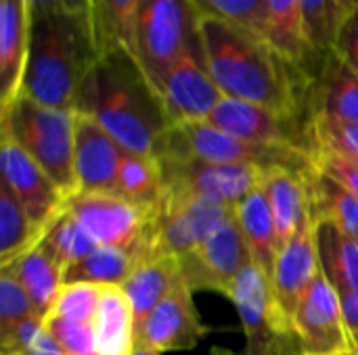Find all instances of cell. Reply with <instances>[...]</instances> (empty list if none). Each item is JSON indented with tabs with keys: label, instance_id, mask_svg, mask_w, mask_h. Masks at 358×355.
I'll list each match as a JSON object with an SVG mask.
<instances>
[{
	"label": "cell",
	"instance_id": "1",
	"mask_svg": "<svg viewBox=\"0 0 358 355\" xmlns=\"http://www.w3.org/2000/svg\"><path fill=\"white\" fill-rule=\"evenodd\" d=\"M203 63L224 96L271 107L308 123L313 69L281 54L262 33L199 17Z\"/></svg>",
	"mask_w": 358,
	"mask_h": 355
},
{
	"label": "cell",
	"instance_id": "2",
	"mask_svg": "<svg viewBox=\"0 0 358 355\" xmlns=\"http://www.w3.org/2000/svg\"><path fill=\"white\" fill-rule=\"evenodd\" d=\"M73 111L94 119L124 151L155 159L172 128L157 88L130 48L96 59L80 84Z\"/></svg>",
	"mask_w": 358,
	"mask_h": 355
},
{
	"label": "cell",
	"instance_id": "3",
	"mask_svg": "<svg viewBox=\"0 0 358 355\" xmlns=\"http://www.w3.org/2000/svg\"><path fill=\"white\" fill-rule=\"evenodd\" d=\"M99 59L86 13L31 15L21 92L31 100L73 111L80 84Z\"/></svg>",
	"mask_w": 358,
	"mask_h": 355
},
{
	"label": "cell",
	"instance_id": "4",
	"mask_svg": "<svg viewBox=\"0 0 358 355\" xmlns=\"http://www.w3.org/2000/svg\"><path fill=\"white\" fill-rule=\"evenodd\" d=\"M0 130L17 140L67 199L80 192L73 163L76 111L46 107L19 94L0 111Z\"/></svg>",
	"mask_w": 358,
	"mask_h": 355
},
{
	"label": "cell",
	"instance_id": "5",
	"mask_svg": "<svg viewBox=\"0 0 358 355\" xmlns=\"http://www.w3.org/2000/svg\"><path fill=\"white\" fill-rule=\"evenodd\" d=\"M197 44L199 15L189 0H141L132 52L157 92L178 59Z\"/></svg>",
	"mask_w": 358,
	"mask_h": 355
},
{
	"label": "cell",
	"instance_id": "6",
	"mask_svg": "<svg viewBox=\"0 0 358 355\" xmlns=\"http://www.w3.org/2000/svg\"><path fill=\"white\" fill-rule=\"evenodd\" d=\"M159 161H206V163H256V165H285L302 163L308 153L298 146H266L241 140L210 121H189L170 128Z\"/></svg>",
	"mask_w": 358,
	"mask_h": 355
},
{
	"label": "cell",
	"instance_id": "7",
	"mask_svg": "<svg viewBox=\"0 0 358 355\" xmlns=\"http://www.w3.org/2000/svg\"><path fill=\"white\" fill-rule=\"evenodd\" d=\"M227 297L233 301L245 335L243 355H298L296 333L281 320L266 272L250 257Z\"/></svg>",
	"mask_w": 358,
	"mask_h": 355
},
{
	"label": "cell",
	"instance_id": "8",
	"mask_svg": "<svg viewBox=\"0 0 358 355\" xmlns=\"http://www.w3.org/2000/svg\"><path fill=\"white\" fill-rule=\"evenodd\" d=\"M157 205H143L120 192H78L67 201V209L107 247H134L157 224Z\"/></svg>",
	"mask_w": 358,
	"mask_h": 355
},
{
	"label": "cell",
	"instance_id": "9",
	"mask_svg": "<svg viewBox=\"0 0 358 355\" xmlns=\"http://www.w3.org/2000/svg\"><path fill=\"white\" fill-rule=\"evenodd\" d=\"M159 161V159H157ZM164 190L201 195L237 207L250 192L264 186L268 167L256 163H206L195 159L159 161Z\"/></svg>",
	"mask_w": 358,
	"mask_h": 355
},
{
	"label": "cell",
	"instance_id": "10",
	"mask_svg": "<svg viewBox=\"0 0 358 355\" xmlns=\"http://www.w3.org/2000/svg\"><path fill=\"white\" fill-rule=\"evenodd\" d=\"M0 172L2 182L17 197L31 224L46 234L52 222L67 209L69 199L4 130H0Z\"/></svg>",
	"mask_w": 358,
	"mask_h": 355
},
{
	"label": "cell",
	"instance_id": "11",
	"mask_svg": "<svg viewBox=\"0 0 358 355\" xmlns=\"http://www.w3.org/2000/svg\"><path fill=\"white\" fill-rule=\"evenodd\" d=\"M294 333L304 355H327L352 347L340 293L323 270L298 303Z\"/></svg>",
	"mask_w": 358,
	"mask_h": 355
},
{
	"label": "cell",
	"instance_id": "12",
	"mask_svg": "<svg viewBox=\"0 0 358 355\" xmlns=\"http://www.w3.org/2000/svg\"><path fill=\"white\" fill-rule=\"evenodd\" d=\"M250 251L237 213L216 228L189 257L180 262L187 285L197 291H216L227 297L229 287L248 264Z\"/></svg>",
	"mask_w": 358,
	"mask_h": 355
},
{
	"label": "cell",
	"instance_id": "13",
	"mask_svg": "<svg viewBox=\"0 0 358 355\" xmlns=\"http://www.w3.org/2000/svg\"><path fill=\"white\" fill-rule=\"evenodd\" d=\"M159 96L172 126L210 119L224 94L212 80L199 44L178 59V63L166 75Z\"/></svg>",
	"mask_w": 358,
	"mask_h": 355
},
{
	"label": "cell",
	"instance_id": "14",
	"mask_svg": "<svg viewBox=\"0 0 358 355\" xmlns=\"http://www.w3.org/2000/svg\"><path fill=\"white\" fill-rule=\"evenodd\" d=\"M208 121L248 142L306 151V123L258 103L224 96Z\"/></svg>",
	"mask_w": 358,
	"mask_h": 355
},
{
	"label": "cell",
	"instance_id": "15",
	"mask_svg": "<svg viewBox=\"0 0 358 355\" xmlns=\"http://www.w3.org/2000/svg\"><path fill=\"white\" fill-rule=\"evenodd\" d=\"M319 272H321V262L317 249L315 218L310 213L296 230V234L287 241V245L279 251L271 278L277 312L292 331H294V316L298 303Z\"/></svg>",
	"mask_w": 358,
	"mask_h": 355
},
{
	"label": "cell",
	"instance_id": "16",
	"mask_svg": "<svg viewBox=\"0 0 358 355\" xmlns=\"http://www.w3.org/2000/svg\"><path fill=\"white\" fill-rule=\"evenodd\" d=\"M210 328L201 324L193 303V289L180 280L164 301L151 312L138 331V345L157 354L189 352L208 337Z\"/></svg>",
	"mask_w": 358,
	"mask_h": 355
},
{
	"label": "cell",
	"instance_id": "17",
	"mask_svg": "<svg viewBox=\"0 0 358 355\" xmlns=\"http://www.w3.org/2000/svg\"><path fill=\"white\" fill-rule=\"evenodd\" d=\"M124 149L94 119L76 113V176L80 192H117Z\"/></svg>",
	"mask_w": 358,
	"mask_h": 355
},
{
	"label": "cell",
	"instance_id": "18",
	"mask_svg": "<svg viewBox=\"0 0 358 355\" xmlns=\"http://www.w3.org/2000/svg\"><path fill=\"white\" fill-rule=\"evenodd\" d=\"M308 174H310V157L302 163L271 165L266 172L264 190L268 195L273 218H275L279 251L296 234L302 222L313 213Z\"/></svg>",
	"mask_w": 358,
	"mask_h": 355
},
{
	"label": "cell",
	"instance_id": "19",
	"mask_svg": "<svg viewBox=\"0 0 358 355\" xmlns=\"http://www.w3.org/2000/svg\"><path fill=\"white\" fill-rule=\"evenodd\" d=\"M358 121V75L334 52L319 56L308 92V119Z\"/></svg>",
	"mask_w": 358,
	"mask_h": 355
},
{
	"label": "cell",
	"instance_id": "20",
	"mask_svg": "<svg viewBox=\"0 0 358 355\" xmlns=\"http://www.w3.org/2000/svg\"><path fill=\"white\" fill-rule=\"evenodd\" d=\"M31 15L27 0H0V111L21 92Z\"/></svg>",
	"mask_w": 358,
	"mask_h": 355
},
{
	"label": "cell",
	"instance_id": "21",
	"mask_svg": "<svg viewBox=\"0 0 358 355\" xmlns=\"http://www.w3.org/2000/svg\"><path fill=\"white\" fill-rule=\"evenodd\" d=\"M180 280H185L180 259L170 255L168 251H159L151 255L124 280L122 291L130 301L136 335L145 324V320L151 316V312L164 301V297Z\"/></svg>",
	"mask_w": 358,
	"mask_h": 355
},
{
	"label": "cell",
	"instance_id": "22",
	"mask_svg": "<svg viewBox=\"0 0 358 355\" xmlns=\"http://www.w3.org/2000/svg\"><path fill=\"white\" fill-rule=\"evenodd\" d=\"M264 38L287 59L315 69L319 56L304 33V0H264Z\"/></svg>",
	"mask_w": 358,
	"mask_h": 355
},
{
	"label": "cell",
	"instance_id": "23",
	"mask_svg": "<svg viewBox=\"0 0 358 355\" xmlns=\"http://www.w3.org/2000/svg\"><path fill=\"white\" fill-rule=\"evenodd\" d=\"M8 270L17 276L21 287L25 289L36 314L46 318L55 301L63 289V272L65 268L57 262V257L40 243L25 255H21Z\"/></svg>",
	"mask_w": 358,
	"mask_h": 355
},
{
	"label": "cell",
	"instance_id": "24",
	"mask_svg": "<svg viewBox=\"0 0 358 355\" xmlns=\"http://www.w3.org/2000/svg\"><path fill=\"white\" fill-rule=\"evenodd\" d=\"M237 220L243 230L250 257L266 272L268 278H273L279 247H277L275 218H273L271 201H268L264 186L250 192L237 205Z\"/></svg>",
	"mask_w": 358,
	"mask_h": 355
},
{
	"label": "cell",
	"instance_id": "25",
	"mask_svg": "<svg viewBox=\"0 0 358 355\" xmlns=\"http://www.w3.org/2000/svg\"><path fill=\"white\" fill-rule=\"evenodd\" d=\"M94 337L99 355H130L138 345L134 314L122 287H105L94 318Z\"/></svg>",
	"mask_w": 358,
	"mask_h": 355
},
{
	"label": "cell",
	"instance_id": "26",
	"mask_svg": "<svg viewBox=\"0 0 358 355\" xmlns=\"http://www.w3.org/2000/svg\"><path fill=\"white\" fill-rule=\"evenodd\" d=\"M315 234L321 270L338 293H358V241L329 220L315 218Z\"/></svg>",
	"mask_w": 358,
	"mask_h": 355
},
{
	"label": "cell",
	"instance_id": "27",
	"mask_svg": "<svg viewBox=\"0 0 358 355\" xmlns=\"http://www.w3.org/2000/svg\"><path fill=\"white\" fill-rule=\"evenodd\" d=\"M141 0H86V15L99 48V56L134 46V27Z\"/></svg>",
	"mask_w": 358,
	"mask_h": 355
},
{
	"label": "cell",
	"instance_id": "28",
	"mask_svg": "<svg viewBox=\"0 0 358 355\" xmlns=\"http://www.w3.org/2000/svg\"><path fill=\"white\" fill-rule=\"evenodd\" d=\"M310 211L317 220L334 222L342 232L358 241V197L310 163Z\"/></svg>",
	"mask_w": 358,
	"mask_h": 355
},
{
	"label": "cell",
	"instance_id": "29",
	"mask_svg": "<svg viewBox=\"0 0 358 355\" xmlns=\"http://www.w3.org/2000/svg\"><path fill=\"white\" fill-rule=\"evenodd\" d=\"M44 234L31 224L25 209L0 180V268H8L21 255L40 245Z\"/></svg>",
	"mask_w": 358,
	"mask_h": 355
},
{
	"label": "cell",
	"instance_id": "30",
	"mask_svg": "<svg viewBox=\"0 0 358 355\" xmlns=\"http://www.w3.org/2000/svg\"><path fill=\"white\" fill-rule=\"evenodd\" d=\"M358 10V0H304V33L310 50L329 52L344 23Z\"/></svg>",
	"mask_w": 358,
	"mask_h": 355
},
{
	"label": "cell",
	"instance_id": "31",
	"mask_svg": "<svg viewBox=\"0 0 358 355\" xmlns=\"http://www.w3.org/2000/svg\"><path fill=\"white\" fill-rule=\"evenodd\" d=\"M117 192L143 205H157L164 197V174L155 157L124 153L117 169Z\"/></svg>",
	"mask_w": 358,
	"mask_h": 355
},
{
	"label": "cell",
	"instance_id": "32",
	"mask_svg": "<svg viewBox=\"0 0 358 355\" xmlns=\"http://www.w3.org/2000/svg\"><path fill=\"white\" fill-rule=\"evenodd\" d=\"M42 245L57 257L63 268H69L71 264L84 259L99 247V243L88 234V230L76 220L69 209H65L52 222L42 239Z\"/></svg>",
	"mask_w": 358,
	"mask_h": 355
},
{
	"label": "cell",
	"instance_id": "33",
	"mask_svg": "<svg viewBox=\"0 0 358 355\" xmlns=\"http://www.w3.org/2000/svg\"><path fill=\"white\" fill-rule=\"evenodd\" d=\"M336 153L358 159V121L310 117L306 123V153Z\"/></svg>",
	"mask_w": 358,
	"mask_h": 355
},
{
	"label": "cell",
	"instance_id": "34",
	"mask_svg": "<svg viewBox=\"0 0 358 355\" xmlns=\"http://www.w3.org/2000/svg\"><path fill=\"white\" fill-rule=\"evenodd\" d=\"M105 287L94 282H67L63 285L50 318L67 320V322H86L94 324V318L99 314V305L103 299ZM46 316V318H48Z\"/></svg>",
	"mask_w": 358,
	"mask_h": 355
},
{
	"label": "cell",
	"instance_id": "35",
	"mask_svg": "<svg viewBox=\"0 0 358 355\" xmlns=\"http://www.w3.org/2000/svg\"><path fill=\"white\" fill-rule=\"evenodd\" d=\"M199 17L220 19L264 36V0H189Z\"/></svg>",
	"mask_w": 358,
	"mask_h": 355
},
{
	"label": "cell",
	"instance_id": "36",
	"mask_svg": "<svg viewBox=\"0 0 358 355\" xmlns=\"http://www.w3.org/2000/svg\"><path fill=\"white\" fill-rule=\"evenodd\" d=\"M31 316L38 314L25 289L8 268H0V339Z\"/></svg>",
	"mask_w": 358,
	"mask_h": 355
},
{
	"label": "cell",
	"instance_id": "37",
	"mask_svg": "<svg viewBox=\"0 0 358 355\" xmlns=\"http://www.w3.org/2000/svg\"><path fill=\"white\" fill-rule=\"evenodd\" d=\"M48 335L57 341L65 355H99L94 324L86 322H67L59 318H44Z\"/></svg>",
	"mask_w": 358,
	"mask_h": 355
},
{
	"label": "cell",
	"instance_id": "38",
	"mask_svg": "<svg viewBox=\"0 0 358 355\" xmlns=\"http://www.w3.org/2000/svg\"><path fill=\"white\" fill-rule=\"evenodd\" d=\"M310 163L323 172L325 176L340 182L344 188H348L355 197H358V159L336 155V153H321V151H308Z\"/></svg>",
	"mask_w": 358,
	"mask_h": 355
},
{
	"label": "cell",
	"instance_id": "39",
	"mask_svg": "<svg viewBox=\"0 0 358 355\" xmlns=\"http://www.w3.org/2000/svg\"><path fill=\"white\" fill-rule=\"evenodd\" d=\"M331 50L358 75V10L344 23Z\"/></svg>",
	"mask_w": 358,
	"mask_h": 355
},
{
	"label": "cell",
	"instance_id": "40",
	"mask_svg": "<svg viewBox=\"0 0 358 355\" xmlns=\"http://www.w3.org/2000/svg\"><path fill=\"white\" fill-rule=\"evenodd\" d=\"M29 15L42 13H86V0H27Z\"/></svg>",
	"mask_w": 358,
	"mask_h": 355
},
{
	"label": "cell",
	"instance_id": "41",
	"mask_svg": "<svg viewBox=\"0 0 358 355\" xmlns=\"http://www.w3.org/2000/svg\"><path fill=\"white\" fill-rule=\"evenodd\" d=\"M342 308H344V318H346V328L350 337V345L358 352V293H340Z\"/></svg>",
	"mask_w": 358,
	"mask_h": 355
},
{
	"label": "cell",
	"instance_id": "42",
	"mask_svg": "<svg viewBox=\"0 0 358 355\" xmlns=\"http://www.w3.org/2000/svg\"><path fill=\"white\" fill-rule=\"evenodd\" d=\"M0 355H65L61 352V347L57 345V341L48 335V331L44 328V333L27 347L21 352H0Z\"/></svg>",
	"mask_w": 358,
	"mask_h": 355
},
{
	"label": "cell",
	"instance_id": "43",
	"mask_svg": "<svg viewBox=\"0 0 358 355\" xmlns=\"http://www.w3.org/2000/svg\"><path fill=\"white\" fill-rule=\"evenodd\" d=\"M130 355H162V354H157V352H153V349H149V347L136 345V347H134V352H132Z\"/></svg>",
	"mask_w": 358,
	"mask_h": 355
},
{
	"label": "cell",
	"instance_id": "44",
	"mask_svg": "<svg viewBox=\"0 0 358 355\" xmlns=\"http://www.w3.org/2000/svg\"><path fill=\"white\" fill-rule=\"evenodd\" d=\"M210 355H243V354H235V352H231V349H227V347H212Z\"/></svg>",
	"mask_w": 358,
	"mask_h": 355
},
{
	"label": "cell",
	"instance_id": "45",
	"mask_svg": "<svg viewBox=\"0 0 358 355\" xmlns=\"http://www.w3.org/2000/svg\"><path fill=\"white\" fill-rule=\"evenodd\" d=\"M298 355H304V354H298ZM327 355H358V352L355 347H350V349H342V352H336V354H327Z\"/></svg>",
	"mask_w": 358,
	"mask_h": 355
}]
</instances>
